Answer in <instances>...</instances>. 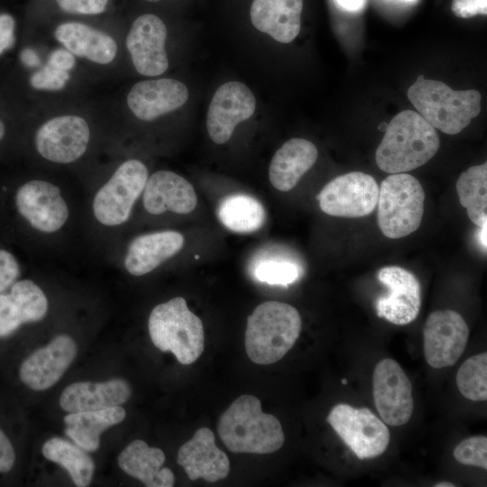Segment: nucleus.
I'll return each mask as SVG.
<instances>
[{
  "instance_id": "f257e3e1",
  "label": "nucleus",
  "mask_w": 487,
  "mask_h": 487,
  "mask_svg": "<svg viewBox=\"0 0 487 487\" xmlns=\"http://www.w3.org/2000/svg\"><path fill=\"white\" fill-rule=\"evenodd\" d=\"M439 146L436 128L418 113L406 110L390 122L376 150L375 161L385 172L403 173L427 163Z\"/></svg>"
},
{
  "instance_id": "f03ea898",
  "label": "nucleus",
  "mask_w": 487,
  "mask_h": 487,
  "mask_svg": "<svg viewBox=\"0 0 487 487\" xmlns=\"http://www.w3.org/2000/svg\"><path fill=\"white\" fill-rule=\"evenodd\" d=\"M218 435L233 453L271 454L279 450L285 436L273 415L264 413L258 398L238 397L221 416Z\"/></svg>"
},
{
  "instance_id": "7ed1b4c3",
  "label": "nucleus",
  "mask_w": 487,
  "mask_h": 487,
  "mask_svg": "<svg viewBox=\"0 0 487 487\" xmlns=\"http://www.w3.org/2000/svg\"><path fill=\"white\" fill-rule=\"evenodd\" d=\"M302 327L299 311L280 301L260 304L247 318L245 350L258 364L280 361L294 345Z\"/></svg>"
},
{
  "instance_id": "20e7f679",
  "label": "nucleus",
  "mask_w": 487,
  "mask_h": 487,
  "mask_svg": "<svg viewBox=\"0 0 487 487\" xmlns=\"http://www.w3.org/2000/svg\"><path fill=\"white\" fill-rule=\"evenodd\" d=\"M408 97L429 124L447 134L460 133L481 111L477 90H454L422 75L409 87Z\"/></svg>"
},
{
  "instance_id": "39448f33",
  "label": "nucleus",
  "mask_w": 487,
  "mask_h": 487,
  "mask_svg": "<svg viewBox=\"0 0 487 487\" xmlns=\"http://www.w3.org/2000/svg\"><path fill=\"white\" fill-rule=\"evenodd\" d=\"M148 329L153 345L171 352L181 364L194 363L204 351L202 321L182 297L157 305L149 316Z\"/></svg>"
},
{
  "instance_id": "423d86ee",
  "label": "nucleus",
  "mask_w": 487,
  "mask_h": 487,
  "mask_svg": "<svg viewBox=\"0 0 487 487\" xmlns=\"http://www.w3.org/2000/svg\"><path fill=\"white\" fill-rule=\"evenodd\" d=\"M425 192L419 181L406 172L391 174L381 185L377 221L388 238L399 239L415 232L424 215Z\"/></svg>"
},
{
  "instance_id": "0eeeda50",
  "label": "nucleus",
  "mask_w": 487,
  "mask_h": 487,
  "mask_svg": "<svg viewBox=\"0 0 487 487\" xmlns=\"http://www.w3.org/2000/svg\"><path fill=\"white\" fill-rule=\"evenodd\" d=\"M148 179L147 167L135 159L123 162L96 192L92 201L95 219L106 227H116L130 217Z\"/></svg>"
},
{
  "instance_id": "6e6552de",
  "label": "nucleus",
  "mask_w": 487,
  "mask_h": 487,
  "mask_svg": "<svg viewBox=\"0 0 487 487\" xmlns=\"http://www.w3.org/2000/svg\"><path fill=\"white\" fill-rule=\"evenodd\" d=\"M326 421L361 460L381 455L389 446L388 427L367 408L340 403L331 409Z\"/></svg>"
},
{
  "instance_id": "1a4fd4ad",
  "label": "nucleus",
  "mask_w": 487,
  "mask_h": 487,
  "mask_svg": "<svg viewBox=\"0 0 487 487\" xmlns=\"http://www.w3.org/2000/svg\"><path fill=\"white\" fill-rule=\"evenodd\" d=\"M380 187L364 172L352 171L329 181L317 197L321 210L332 216L356 218L376 207Z\"/></svg>"
},
{
  "instance_id": "9d476101",
  "label": "nucleus",
  "mask_w": 487,
  "mask_h": 487,
  "mask_svg": "<svg viewBox=\"0 0 487 487\" xmlns=\"http://www.w3.org/2000/svg\"><path fill=\"white\" fill-rule=\"evenodd\" d=\"M14 205L20 216L41 234L60 231L69 216V206L60 188L42 179L23 183L15 192Z\"/></svg>"
},
{
  "instance_id": "9b49d317",
  "label": "nucleus",
  "mask_w": 487,
  "mask_h": 487,
  "mask_svg": "<svg viewBox=\"0 0 487 487\" xmlns=\"http://www.w3.org/2000/svg\"><path fill=\"white\" fill-rule=\"evenodd\" d=\"M468 339L469 327L458 312L446 309L430 313L423 330L427 363L436 369L454 365L464 352Z\"/></svg>"
},
{
  "instance_id": "f8f14e48",
  "label": "nucleus",
  "mask_w": 487,
  "mask_h": 487,
  "mask_svg": "<svg viewBox=\"0 0 487 487\" xmlns=\"http://www.w3.org/2000/svg\"><path fill=\"white\" fill-rule=\"evenodd\" d=\"M372 394L384 423L399 427L410 419L414 409L412 385L396 361L385 358L377 363L372 376Z\"/></svg>"
},
{
  "instance_id": "ddd939ff",
  "label": "nucleus",
  "mask_w": 487,
  "mask_h": 487,
  "mask_svg": "<svg viewBox=\"0 0 487 487\" xmlns=\"http://www.w3.org/2000/svg\"><path fill=\"white\" fill-rule=\"evenodd\" d=\"M378 280L388 289V293L377 298V316L394 325L413 322L421 306V289L418 278L400 266H385L377 272Z\"/></svg>"
},
{
  "instance_id": "4468645a",
  "label": "nucleus",
  "mask_w": 487,
  "mask_h": 487,
  "mask_svg": "<svg viewBox=\"0 0 487 487\" xmlns=\"http://www.w3.org/2000/svg\"><path fill=\"white\" fill-rule=\"evenodd\" d=\"M90 138L89 127L82 117L62 115L44 123L35 134L37 152L44 159L67 164L79 159Z\"/></svg>"
},
{
  "instance_id": "2eb2a0df",
  "label": "nucleus",
  "mask_w": 487,
  "mask_h": 487,
  "mask_svg": "<svg viewBox=\"0 0 487 487\" xmlns=\"http://www.w3.org/2000/svg\"><path fill=\"white\" fill-rule=\"evenodd\" d=\"M256 107L251 89L239 81L221 85L215 92L207 114V129L211 140L224 144L235 126L249 119Z\"/></svg>"
},
{
  "instance_id": "dca6fc26",
  "label": "nucleus",
  "mask_w": 487,
  "mask_h": 487,
  "mask_svg": "<svg viewBox=\"0 0 487 487\" xmlns=\"http://www.w3.org/2000/svg\"><path fill=\"white\" fill-rule=\"evenodd\" d=\"M166 38L167 28L157 15L143 14L133 22L126 37V47L140 74L152 77L167 70Z\"/></svg>"
},
{
  "instance_id": "f3484780",
  "label": "nucleus",
  "mask_w": 487,
  "mask_h": 487,
  "mask_svg": "<svg viewBox=\"0 0 487 487\" xmlns=\"http://www.w3.org/2000/svg\"><path fill=\"white\" fill-rule=\"evenodd\" d=\"M77 354V345L66 335L31 354L21 364V381L34 391H44L54 385L67 371Z\"/></svg>"
},
{
  "instance_id": "a211bd4d",
  "label": "nucleus",
  "mask_w": 487,
  "mask_h": 487,
  "mask_svg": "<svg viewBox=\"0 0 487 487\" xmlns=\"http://www.w3.org/2000/svg\"><path fill=\"white\" fill-rule=\"evenodd\" d=\"M177 461L192 481L203 478L215 482L225 479L230 471L226 454L216 446L214 433L207 427L198 429L180 446Z\"/></svg>"
},
{
  "instance_id": "6ab92c4d",
  "label": "nucleus",
  "mask_w": 487,
  "mask_h": 487,
  "mask_svg": "<svg viewBox=\"0 0 487 487\" xmlns=\"http://www.w3.org/2000/svg\"><path fill=\"white\" fill-rule=\"evenodd\" d=\"M142 203L152 215L167 211L186 215L195 209L198 197L185 178L173 171L158 170L148 177L142 191Z\"/></svg>"
},
{
  "instance_id": "aec40b11",
  "label": "nucleus",
  "mask_w": 487,
  "mask_h": 487,
  "mask_svg": "<svg viewBox=\"0 0 487 487\" xmlns=\"http://www.w3.org/2000/svg\"><path fill=\"white\" fill-rule=\"evenodd\" d=\"M188 90L180 81L160 78L133 85L127 96V105L140 120L152 121L182 106Z\"/></svg>"
},
{
  "instance_id": "412c9836",
  "label": "nucleus",
  "mask_w": 487,
  "mask_h": 487,
  "mask_svg": "<svg viewBox=\"0 0 487 487\" xmlns=\"http://www.w3.org/2000/svg\"><path fill=\"white\" fill-rule=\"evenodd\" d=\"M48 299L32 280H16L9 293L0 294V337L15 332L23 324L41 320L48 311Z\"/></svg>"
},
{
  "instance_id": "4be33fe9",
  "label": "nucleus",
  "mask_w": 487,
  "mask_h": 487,
  "mask_svg": "<svg viewBox=\"0 0 487 487\" xmlns=\"http://www.w3.org/2000/svg\"><path fill=\"white\" fill-rule=\"evenodd\" d=\"M183 244V235L176 231H158L139 235L129 244L124 265L130 274L142 276L176 255Z\"/></svg>"
},
{
  "instance_id": "5701e85b",
  "label": "nucleus",
  "mask_w": 487,
  "mask_h": 487,
  "mask_svg": "<svg viewBox=\"0 0 487 487\" xmlns=\"http://www.w3.org/2000/svg\"><path fill=\"white\" fill-rule=\"evenodd\" d=\"M131 396L125 381L114 379L105 382L79 381L65 388L60 398V407L69 412L94 411L120 406Z\"/></svg>"
},
{
  "instance_id": "b1692460",
  "label": "nucleus",
  "mask_w": 487,
  "mask_h": 487,
  "mask_svg": "<svg viewBox=\"0 0 487 487\" xmlns=\"http://www.w3.org/2000/svg\"><path fill=\"white\" fill-rule=\"evenodd\" d=\"M303 0H253L250 9L253 25L282 43L299 33Z\"/></svg>"
},
{
  "instance_id": "393cba45",
  "label": "nucleus",
  "mask_w": 487,
  "mask_h": 487,
  "mask_svg": "<svg viewBox=\"0 0 487 487\" xmlns=\"http://www.w3.org/2000/svg\"><path fill=\"white\" fill-rule=\"evenodd\" d=\"M317 155L316 145L308 140L287 141L271 159L269 169L271 185L280 191H289L315 164Z\"/></svg>"
},
{
  "instance_id": "a878e982",
  "label": "nucleus",
  "mask_w": 487,
  "mask_h": 487,
  "mask_svg": "<svg viewBox=\"0 0 487 487\" xmlns=\"http://www.w3.org/2000/svg\"><path fill=\"white\" fill-rule=\"evenodd\" d=\"M164 462L162 450L140 439L130 443L118 456L120 468L148 487L173 486L174 474L169 468H161Z\"/></svg>"
},
{
  "instance_id": "bb28decb",
  "label": "nucleus",
  "mask_w": 487,
  "mask_h": 487,
  "mask_svg": "<svg viewBox=\"0 0 487 487\" xmlns=\"http://www.w3.org/2000/svg\"><path fill=\"white\" fill-rule=\"evenodd\" d=\"M54 35L72 54L96 63L107 64L116 55L117 45L110 35L81 23H61Z\"/></svg>"
},
{
  "instance_id": "cd10ccee",
  "label": "nucleus",
  "mask_w": 487,
  "mask_h": 487,
  "mask_svg": "<svg viewBox=\"0 0 487 487\" xmlns=\"http://www.w3.org/2000/svg\"><path fill=\"white\" fill-rule=\"evenodd\" d=\"M125 415L121 406L69 413L64 417L65 433L83 450L94 452L99 447L101 433L122 422Z\"/></svg>"
},
{
  "instance_id": "c85d7f7f",
  "label": "nucleus",
  "mask_w": 487,
  "mask_h": 487,
  "mask_svg": "<svg viewBox=\"0 0 487 487\" xmlns=\"http://www.w3.org/2000/svg\"><path fill=\"white\" fill-rule=\"evenodd\" d=\"M217 216L231 231L251 233L263 225L266 214L262 205L252 196L232 194L220 202Z\"/></svg>"
},
{
  "instance_id": "c756f323",
  "label": "nucleus",
  "mask_w": 487,
  "mask_h": 487,
  "mask_svg": "<svg viewBox=\"0 0 487 487\" xmlns=\"http://www.w3.org/2000/svg\"><path fill=\"white\" fill-rule=\"evenodd\" d=\"M42 454L48 460L65 468L76 486L87 487L90 484L95 464L78 446L60 437H53L44 443Z\"/></svg>"
},
{
  "instance_id": "7c9ffc66",
  "label": "nucleus",
  "mask_w": 487,
  "mask_h": 487,
  "mask_svg": "<svg viewBox=\"0 0 487 487\" xmlns=\"http://www.w3.org/2000/svg\"><path fill=\"white\" fill-rule=\"evenodd\" d=\"M459 202L469 219L481 227L487 222V164L472 166L457 179Z\"/></svg>"
},
{
  "instance_id": "2f4dec72",
  "label": "nucleus",
  "mask_w": 487,
  "mask_h": 487,
  "mask_svg": "<svg viewBox=\"0 0 487 487\" xmlns=\"http://www.w3.org/2000/svg\"><path fill=\"white\" fill-rule=\"evenodd\" d=\"M460 393L473 401L487 400V354L481 353L467 359L455 378Z\"/></svg>"
},
{
  "instance_id": "473e14b6",
  "label": "nucleus",
  "mask_w": 487,
  "mask_h": 487,
  "mask_svg": "<svg viewBox=\"0 0 487 487\" xmlns=\"http://www.w3.org/2000/svg\"><path fill=\"white\" fill-rule=\"evenodd\" d=\"M254 276L271 285L287 286L299 279V269L291 262L266 259L255 266Z\"/></svg>"
},
{
  "instance_id": "72a5a7b5",
  "label": "nucleus",
  "mask_w": 487,
  "mask_h": 487,
  "mask_svg": "<svg viewBox=\"0 0 487 487\" xmlns=\"http://www.w3.org/2000/svg\"><path fill=\"white\" fill-rule=\"evenodd\" d=\"M454 457L465 465L487 469V437L474 436L461 441L454 449Z\"/></svg>"
},
{
  "instance_id": "f704fd0d",
  "label": "nucleus",
  "mask_w": 487,
  "mask_h": 487,
  "mask_svg": "<svg viewBox=\"0 0 487 487\" xmlns=\"http://www.w3.org/2000/svg\"><path fill=\"white\" fill-rule=\"evenodd\" d=\"M69 78V75L67 71L60 70L47 64L32 75L30 82L32 87L36 89L59 90L66 85Z\"/></svg>"
},
{
  "instance_id": "c9c22d12",
  "label": "nucleus",
  "mask_w": 487,
  "mask_h": 487,
  "mask_svg": "<svg viewBox=\"0 0 487 487\" xmlns=\"http://www.w3.org/2000/svg\"><path fill=\"white\" fill-rule=\"evenodd\" d=\"M20 264L9 251L0 248V294L17 280L20 276Z\"/></svg>"
},
{
  "instance_id": "e433bc0d",
  "label": "nucleus",
  "mask_w": 487,
  "mask_h": 487,
  "mask_svg": "<svg viewBox=\"0 0 487 487\" xmlns=\"http://www.w3.org/2000/svg\"><path fill=\"white\" fill-rule=\"evenodd\" d=\"M61 10L69 14H97L106 10L108 0H56Z\"/></svg>"
},
{
  "instance_id": "4c0bfd02",
  "label": "nucleus",
  "mask_w": 487,
  "mask_h": 487,
  "mask_svg": "<svg viewBox=\"0 0 487 487\" xmlns=\"http://www.w3.org/2000/svg\"><path fill=\"white\" fill-rule=\"evenodd\" d=\"M453 13L462 18L473 17L476 14H486L487 0H454Z\"/></svg>"
},
{
  "instance_id": "58836bf2",
  "label": "nucleus",
  "mask_w": 487,
  "mask_h": 487,
  "mask_svg": "<svg viewBox=\"0 0 487 487\" xmlns=\"http://www.w3.org/2000/svg\"><path fill=\"white\" fill-rule=\"evenodd\" d=\"M15 22L9 14H0V54L9 49L14 41Z\"/></svg>"
},
{
  "instance_id": "ea45409f",
  "label": "nucleus",
  "mask_w": 487,
  "mask_h": 487,
  "mask_svg": "<svg viewBox=\"0 0 487 487\" xmlns=\"http://www.w3.org/2000/svg\"><path fill=\"white\" fill-rule=\"evenodd\" d=\"M14 463V448L10 439L0 428V473L9 472L13 468Z\"/></svg>"
},
{
  "instance_id": "a19ab883",
  "label": "nucleus",
  "mask_w": 487,
  "mask_h": 487,
  "mask_svg": "<svg viewBox=\"0 0 487 487\" xmlns=\"http://www.w3.org/2000/svg\"><path fill=\"white\" fill-rule=\"evenodd\" d=\"M48 65L63 71H69L75 65V58L68 50H55L50 56Z\"/></svg>"
},
{
  "instance_id": "79ce46f5",
  "label": "nucleus",
  "mask_w": 487,
  "mask_h": 487,
  "mask_svg": "<svg viewBox=\"0 0 487 487\" xmlns=\"http://www.w3.org/2000/svg\"><path fill=\"white\" fill-rule=\"evenodd\" d=\"M344 10L348 12H358L363 8L366 0H335Z\"/></svg>"
},
{
  "instance_id": "37998d69",
  "label": "nucleus",
  "mask_w": 487,
  "mask_h": 487,
  "mask_svg": "<svg viewBox=\"0 0 487 487\" xmlns=\"http://www.w3.org/2000/svg\"><path fill=\"white\" fill-rule=\"evenodd\" d=\"M23 63L28 67H36L40 63V59L32 49H24L21 53Z\"/></svg>"
},
{
  "instance_id": "c03bdc74",
  "label": "nucleus",
  "mask_w": 487,
  "mask_h": 487,
  "mask_svg": "<svg viewBox=\"0 0 487 487\" xmlns=\"http://www.w3.org/2000/svg\"><path fill=\"white\" fill-rule=\"evenodd\" d=\"M487 222L484 223L482 226H481V232H480V240H481V244L484 247V249L486 250V247H487V244H486V240H487V237H486V232H487Z\"/></svg>"
},
{
  "instance_id": "a18cd8bd",
  "label": "nucleus",
  "mask_w": 487,
  "mask_h": 487,
  "mask_svg": "<svg viewBox=\"0 0 487 487\" xmlns=\"http://www.w3.org/2000/svg\"><path fill=\"white\" fill-rule=\"evenodd\" d=\"M436 487H454L455 484L449 482H440L435 484Z\"/></svg>"
},
{
  "instance_id": "49530a36",
  "label": "nucleus",
  "mask_w": 487,
  "mask_h": 487,
  "mask_svg": "<svg viewBox=\"0 0 487 487\" xmlns=\"http://www.w3.org/2000/svg\"><path fill=\"white\" fill-rule=\"evenodd\" d=\"M5 133V128L3 122L0 120V141L3 139Z\"/></svg>"
},
{
  "instance_id": "de8ad7c7",
  "label": "nucleus",
  "mask_w": 487,
  "mask_h": 487,
  "mask_svg": "<svg viewBox=\"0 0 487 487\" xmlns=\"http://www.w3.org/2000/svg\"><path fill=\"white\" fill-rule=\"evenodd\" d=\"M347 383V380L346 379H343L342 380V384L345 385Z\"/></svg>"
},
{
  "instance_id": "09e8293b",
  "label": "nucleus",
  "mask_w": 487,
  "mask_h": 487,
  "mask_svg": "<svg viewBox=\"0 0 487 487\" xmlns=\"http://www.w3.org/2000/svg\"><path fill=\"white\" fill-rule=\"evenodd\" d=\"M400 1L414 2V1H416V0H400Z\"/></svg>"
},
{
  "instance_id": "8fccbe9b",
  "label": "nucleus",
  "mask_w": 487,
  "mask_h": 487,
  "mask_svg": "<svg viewBox=\"0 0 487 487\" xmlns=\"http://www.w3.org/2000/svg\"><path fill=\"white\" fill-rule=\"evenodd\" d=\"M147 1H149V2H158L160 0H147Z\"/></svg>"
}]
</instances>
